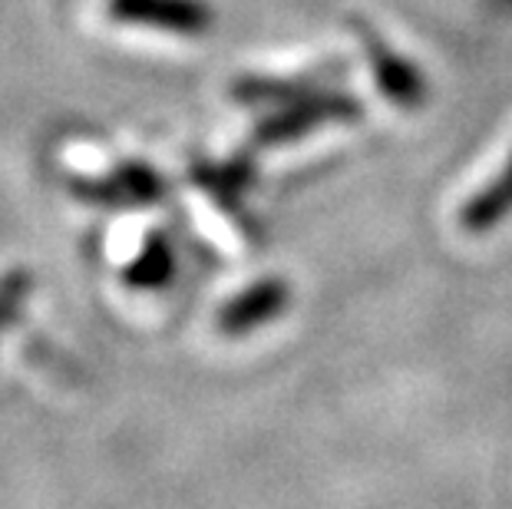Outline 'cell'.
Returning a JSON list of instances; mask_svg holds the SVG:
<instances>
[{
	"label": "cell",
	"instance_id": "3",
	"mask_svg": "<svg viewBox=\"0 0 512 509\" xmlns=\"http://www.w3.org/2000/svg\"><path fill=\"white\" fill-rule=\"evenodd\" d=\"M106 10L119 24L156 27L176 37H202L215 24L209 0H110Z\"/></svg>",
	"mask_w": 512,
	"mask_h": 509
},
{
	"label": "cell",
	"instance_id": "5",
	"mask_svg": "<svg viewBox=\"0 0 512 509\" xmlns=\"http://www.w3.org/2000/svg\"><path fill=\"white\" fill-rule=\"evenodd\" d=\"M291 305V285L285 278H261L255 285L242 288L232 301H225L219 308V318H215V328L228 338H242V334H252L258 328H265L285 314Z\"/></svg>",
	"mask_w": 512,
	"mask_h": 509
},
{
	"label": "cell",
	"instance_id": "7",
	"mask_svg": "<svg viewBox=\"0 0 512 509\" xmlns=\"http://www.w3.org/2000/svg\"><path fill=\"white\" fill-rule=\"evenodd\" d=\"M512 215V156L506 159V166L499 169L496 179H489L483 189L476 192L460 209V225L470 235L493 232L496 225H503Z\"/></svg>",
	"mask_w": 512,
	"mask_h": 509
},
{
	"label": "cell",
	"instance_id": "8",
	"mask_svg": "<svg viewBox=\"0 0 512 509\" xmlns=\"http://www.w3.org/2000/svg\"><path fill=\"white\" fill-rule=\"evenodd\" d=\"M172 275H176V252H172V242L162 232H149L143 248L133 262L126 265V285L139 288V291H156L166 288Z\"/></svg>",
	"mask_w": 512,
	"mask_h": 509
},
{
	"label": "cell",
	"instance_id": "6",
	"mask_svg": "<svg viewBox=\"0 0 512 509\" xmlns=\"http://www.w3.org/2000/svg\"><path fill=\"white\" fill-rule=\"evenodd\" d=\"M337 73H344V67H321L311 73H298V77H242L235 80L232 96L248 106H285L291 100L324 90Z\"/></svg>",
	"mask_w": 512,
	"mask_h": 509
},
{
	"label": "cell",
	"instance_id": "2",
	"mask_svg": "<svg viewBox=\"0 0 512 509\" xmlns=\"http://www.w3.org/2000/svg\"><path fill=\"white\" fill-rule=\"evenodd\" d=\"M351 24H354V34L367 53L377 90L384 93L390 103H397L400 110H417V106H423V100H427V77H423V70L417 63L400 57V53L390 47L367 20H351Z\"/></svg>",
	"mask_w": 512,
	"mask_h": 509
},
{
	"label": "cell",
	"instance_id": "10",
	"mask_svg": "<svg viewBox=\"0 0 512 509\" xmlns=\"http://www.w3.org/2000/svg\"><path fill=\"white\" fill-rule=\"evenodd\" d=\"M30 295H34V275L24 265H14L0 275V334L24 314Z\"/></svg>",
	"mask_w": 512,
	"mask_h": 509
},
{
	"label": "cell",
	"instance_id": "1",
	"mask_svg": "<svg viewBox=\"0 0 512 509\" xmlns=\"http://www.w3.org/2000/svg\"><path fill=\"white\" fill-rule=\"evenodd\" d=\"M361 116H364V106L357 96L344 93V90H318L311 96H301V100L278 106L275 113L261 119L255 129V146H261V149L288 146L321 126L357 123Z\"/></svg>",
	"mask_w": 512,
	"mask_h": 509
},
{
	"label": "cell",
	"instance_id": "9",
	"mask_svg": "<svg viewBox=\"0 0 512 509\" xmlns=\"http://www.w3.org/2000/svg\"><path fill=\"white\" fill-rule=\"evenodd\" d=\"M195 182L209 192V196H215L222 205H238V199L245 196L248 186H252L255 179V166L248 156H238L232 162H225V166H199L192 172Z\"/></svg>",
	"mask_w": 512,
	"mask_h": 509
},
{
	"label": "cell",
	"instance_id": "4",
	"mask_svg": "<svg viewBox=\"0 0 512 509\" xmlns=\"http://www.w3.org/2000/svg\"><path fill=\"white\" fill-rule=\"evenodd\" d=\"M70 192L93 205H146L166 196V182L146 162H123L110 176L70 179Z\"/></svg>",
	"mask_w": 512,
	"mask_h": 509
}]
</instances>
